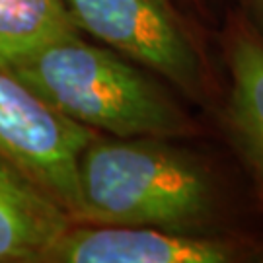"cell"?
I'll return each mask as SVG.
<instances>
[{"instance_id": "6da1fadb", "label": "cell", "mask_w": 263, "mask_h": 263, "mask_svg": "<svg viewBox=\"0 0 263 263\" xmlns=\"http://www.w3.org/2000/svg\"><path fill=\"white\" fill-rule=\"evenodd\" d=\"M76 31L18 59L4 70L53 111L113 137L195 135L187 111L135 61Z\"/></svg>"}, {"instance_id": "7a4b0ae2", "label": "cell", "mask_w": 263, "mask_h": 263, "mask_svg": "<svg viewBox=\"0 0 263 263\" xmlns=\"http://www.w3.org/2000/svg\"><path fill=\"white\" fill-rule=\"evenodd\" d=\"M78 222L199 234L216 216L213 179L189 152L156 137H102L78 158Z\"/></svg>"}, {"instance_id": "3957f363", "label": "cell", "mask_w": 263, "mask_h": 263, "mask_svg": "<svg viewBox=\"0 0 263 263\" xmlns=\"http://www.w3.org/2000/svg\"><path fill=\"white\" fill-rule=\"evenodd\" d=\"M80 31L156 72L181 92L203 98L207 70L172 0H63Z\"/></svg>"}, {"instance_id": "277c9868", "label": "cell", "mask_w": 263, "mask_h": 263, "mask_svg": "<svg viewBox=\"0 0 263 263\" xmlns=\"http://www.w3.org/2000/svg\"><path fill=\"white\" fill-rule=\"evenodd\" d=\"M98 133L53 111L0 70V154L16 164L78 222V158Z\"/></svg>"}, {"instance_id": "5b68a950", "label": "cell", "mask_w": 263, "mask_h": 263, "mask_svg": "<svg viewBox=\"0 0 263 263\" xmlns=\"http://www.w3.org/2000/svg\"><path fill=\"white\" fill-rule=\"evenodd\" d=\"M240 250L213 236L154 226L72 222L39 263H228Z\"/></svg>"}, {"instance_id": "8992f818", "label": "cell", "mask_w": 263, "mask_h": 263, "mask_svg": "<svg viewBox=\"0 0 263 263\" xmlns=\"http://www.w3.org/2000/svg\"><path fill=\"white\" fill-rule=\"evenodd\" d=\"M72 222L55 199L0 154V263H39Z\"/></svg>"}, {"instance_id": "52a82bcc", "label": "cell", "mask_w": 263, "mask_h": 263, "mask_svg": "<svg viewBox=\"0 0 263 263\" xmlns=\"http://www.w3.org/2000/svg\"><path fill=\"white\" fill-rule=\"evenodd\" d=\"M228 123L236 144L263 181V37L238 26L228 37Z\"/></svg>"}, {"instance_id": "ba28073f", "label": "cell", "mask_w": 263, "mask_h": 263, "mask_svg": "<svg viewBox=\"0 0 263 263\" xmlns=\"http://www.w3.org/2000/svg\"><path fill=\"white\" fill-rule=\"evenodd\" d=\"M76 31L63 0H0V70Z\"/></svg>"}, {"instance_id": "9c48e42d", "label": "cell", "mask_w": 263, "mask_h": 263, "mask_svg": "<svg viewBox=\"0 0 263 263\" xmlns=\"http://www.w3.org/2000/svg\"><path fill=\"white\" fill-rule=\"evenodd\" d=\"M250 10L254 14V20L257 22L259 35H263V0H250Z\"/></svg>"}]
</instances>
